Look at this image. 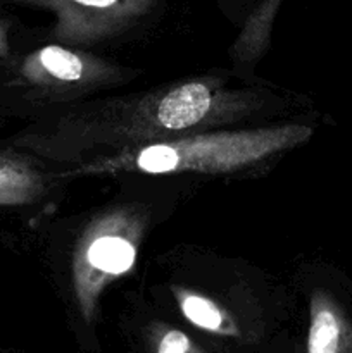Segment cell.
Here are the masks:
<instances>
[{"instance_id":"8992f818","label":"cell","mask_w":352,"mask_h":353,"mask_svg":"<svg viewBox=\"0 0 352 353\" xmlns=\"http://www.w3.org/2000/svg\"><path fill=\"white\" fill-rule=\"evenodd\" d=\"M186 319L207 331H223V314L213 302L200 296H186L182 302Z\"/></svg>"},{"instance_id":"5b68a950","label":"cell","mask_w":352,"mask_h":353,"mask_svg":"<svg viewBox=\"0 0 352 353\" xmlns=\"http://www.w3.org/2000/svg\"><path fill=\"white\" fill-rule=\"evenodd\" d=\"M40 62L52 76L64 81H76L83 72V64L72 52L61 47H47L40 52Z\"/></svg>"},{"instance_id":"30bf717a","label":"cell","mask_w":352,"mask_h":353,"mask_svg":"<svg viewBox=\"0 0 352 353\" xmlns=\"http://www.w3.org/2000/svg\"><path fill=\"white\" fill-rule=\"evenodd\" d=\"M0 47H2V31H0Z\"/></svg>"},{"instance_id":"277c9868","label":"cell","mask_w":352,"mask_h":353,"mask_svg":"<svg viewBox=\"0 0 352 353\" xmlns=\"http://www.w3.org/2000/svg\"><path fill=\"white\" fill-rule=\"evenodd\" d=\"M33 179L26 169L14 161L0 157V205L19 203L30 196Z\"/></svg>"},{"instance_id":"6da1fadb","label":"cell","mask_w":352,"mask_h":353,"mask_svg":"<svg viewBox=\"0 0 352 353\" xmlns=\"http://www.w3.org/2000/svg\"><path fill=\"white\" fill-rule=\"evenodd\" d=\"M307 353H352V327L326 300L313 305Z\"/></svg>"},{"instance_id":"52a82bcc","label":"cell","mask_w":352,"mask_h":353,"mask_svg":"<svg viewBox=\"0 0 352 353\" xmlns=\"http://www.w3.org/2000/svg\"><path fill=\"white\" fill-rule=\"evenodd\" d=\"M138 168L147 172H169L179 168V155L169 145H152L144 148L137 159Z\"/></svg>"},{"instance_id":"9c48e42d","label":"cell","mask_w":352,"mask_h":353,"mask_svg":"<svg viewBox=\"0 0 352 353\" xmlns=\"http://www.w3.org/2000/svg\"><path fill=\"white\" fill-rule=\"evenodd\" d=\"M72 2L79 3V6L86 7V9L107 10V9H110V7L117 6L121 0H72Z\"/></svg>"},{"instance_id":"3957f363","label":"cell","mask_w":352,"mask_h":353,"mask_svg":"<svg viewBox=\"0 0 352 353\" xmlns=\"http://www.w3.org/2000/svg\"><path fill=\"white\" fill-rule=\"evenodd\" d=\"M135 250L126 240L116 236L99 238L88 250V261L93 268L110 274H121L131 268Z\"/></svg>"},{"instance_id":"7a4b0ae2","label":"cell","mask_w":352,"mask_h":353,"mask_svg":"<svg viewBox=\"0 0 352 353\" xmlns=\"http://www.w3.org/2000/svg\"><path fill=\"white\" fill-rule=\"evenodd\" d=\"M209 107V88L202 83H186L162 99L157 109V119L169 130H183L199 123Z\"/></svg>"},{"instance_id":"ba28073f","label":"cell","mask_w":352,"mask_h":353,"mask_svg":"<svg viewBox=\"0 0 352 353\" xmlns=\"http://www.w3.org/2000/svg\"><path fill=\"white\" fill-rule=\"evenodd\" d=\"M192 343L182 331L171 330L161 338L157 345V353H190Z\"/></svg>"}]
</instances>
